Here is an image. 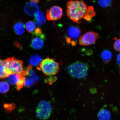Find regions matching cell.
<instances>
[{"label": "cell", "mask_w": 120, "mask_h": 120, "mask_svg": "<svg viewBox=\"0 0 120 120\" xmlns=\"http://www.w3.org/2000/svg\"><path fill=\"white\" fill-rule=\"evenodd\" d=\"M11 74L6 60L0 59V79L7 78Z\"/></svg>", "instance_id": "obj_9"}, {"label": "cell", "mask_w": 120, "mask_h": 120, "mask_svg": "<svg viewBox=\"0 0 120 120\" xmlns=\"http://www.w3.org/2000/svg\"><path fill=\"white\" fill-rule=\"evenodd\" d=\"M34 31V34L37 36H40L43 34L42 30L39 28H36Z\"/></svg>", "instance_id": "obj_25"}, {"label": "cell", "mask_w": 120, "mask_h": 120, "mask_svg": "<svg viewBox=\"0 0 120 120\" xmlns=\"http://www.w3.org/2000/svg\"><path fill=\"white\" fill-rule=\"evenodd\" d=\"M15 33L19 35H22L25 31V26L21 22H18L15 24L14 27Z\"/></svg>", "instance_id": "obj_16"}, {"label": "cell", "mask_w": 120, "mask_h": 120, "mask_svg": "<svg viewBox=\"0 0 120 120\" xmlns=\"http://www.w3.org/2000/svg\"><path fill=\"white\" fill-rule=\"evenodd\" d=\"M31 2L38 3L39 2V0H30Z\"/></svg>", "instance_id": "obj_27"}, {"label": "cell", "mask_w": 120, "mask_h": 120, "mask_svg": "<svg viewBox=\"0 0 120 120\" xmlns=\"http://www.w3.org/2000/svg\"><path fill=\"white\" fill-rule=\"evenodd\" d=\"M35 23L38 26H41L46 22L45 17L44 13L41 11H38L35 15Z\"/></svg>", "instance_id": "obj_14"}, {"label": "cell", "mask_w": 120, "mask_h": 120, "mask_svg": "<svg viewBox=\"0 0 120 120\" xmlns=\"http://www.w3.org/2000/svg\"><path fill=\"white\" fill-rule=\"evenodd\" d=\"M111 117L110 112L105 109H101L99 112L98 114V119L100 120H109Z\"/></svg>", "instance_id": "obj_15"}, {"label": "cell", "mask_w": 120, "mask_h": 120, "mask_svg": "<svg viewBox=\"0 0 120 120\" xmlns=\"http://www.w3.org/2000/svg\"><path fill=\"white\" fill-rule=\"evenodd\" d=\"M6 60L11 74H21L24 71L23 62L21 60L16 59L14 57L9 58Z\"/></svg>", "instance_id": "obj_5"}, {"label": "cell", "mask_w": 120, "mask_h": 120, "mask_svg": "<svg viewBox=\"0 0 120 120\" xmlns=\"http://www.w3.org/2000/svg\"><path fill=\"white\" fill-rule=\"evenodd\" d=\"M81 33V30L78 27L71 26L69 27L68 31V34L70 38L76 39L78 38Z\"/></svg>", "instance_id": "obj_12"}, {"label": "cell", "mask_w": 120, "mask_h": 120, "mask_svg": "<svg viewBox=\"0 0 120 120\" xmlns=\"http://www.w3.org/2000/svg\"><path fill=\"white\" fill-rule=\"evenodd\" d=\"M63 15L62 8L58 6H54L46 11V17L48 20L55 21L60 19Z\"/></svg>", "instance_id": "obj_7"}, {"label": "cell", "mask_w": 120, "mask_h": 120, "mask_svg": "<svg viewBox=\"0 0 120 120\" xmlns=\"http://www.w3.org/2000/svg\"><path fill=\"white\" fill-rule=\"evenodd\" d=\"M23 76H24L22 73L19 74H12L7 78V80L11 84L16 85Z\"/></svg>", "instance_id": "obj_13"}, {"label": "cell", "mask_w": 120, "mask_h": 120, "mask_svg": "<svg viewBox=\"0 0 120 120\" xmlns=\"http://www.w3.org/2000/svg\"><path fill=\"white\" fill-rule=\"evenodd\" d=\"M10 90V86L7 82L4 81L0 82V93L1 94L6 93Z\"/></svg>", "instance_id": "obj_20"}, {"label": "cell", "mask_w": 120, "mask_h": 120, "mask_svg": "<svg viewBox=\"0 0 120 120\" xmlns=\"http://www.w3.org/2000/svg\"><path fill=\"white\" fill-rule=\"evenodd\" d=\"M52 111V107L49 102L41 100L39 103L36 110V115L38 118L46 120L50 116Z\"/></svg>", "instance_id": "obj_4"}, {"label": "cell", "mask_w": 120, "mask_h": 120, "mask_svg": "<svg viewBox=\"0 0 120 120\" xmlns=\"http://www.w3.org/2000/svg\"><path fill=\"white\" fill-rule=\"evenodd\" d=\"M4 107L6 112L7 113H10L15 109L16 105L14 103H4Z\"/></svg>", "instance_id": "obj_22"}, {"label": "cell", "mask_w": 120, "mask_h": 120, "mask_svg": "<svg viewBox=\"0 0 120 120\" xmlns=\"http://www.w3.org/2000/svg\"><path fill=\"white\" fill-rule=\"evenodd\" d=\"M45 38L44 34H43L40 36L34 38L31 41V45L33 49H41L44 44L43 39Z\"/></svg>", "instance_id": "obj_11"}, {"label": "cell", "mask_w": 120, "mask_h": 120, "mask_svg": "<svg viewBox=\"0 0 120 120\" xmlns=\"http://www.w3.org/2000/svg\"><path fill=\"white\" fill-rule=\"evenodd\" d=\"M117 62L118 64L120 65V52L118 54L117 58Z\"/></svg>", "instance_id": "obj_26"}, {"label": "cell", "mask_w": 120, "mask_h": 120, "mask_svg": "<svg viewBox=\"0 0 120 120\" xmlns=\"http://www.w3.org/2000/svg\"><path fill=\"white\" fill-rule=\"evenodd\" d=\"M102 58L105 62H108L110 60L112 56L111 52L108 50H105L101 54Z\"/></svg>", "instance_id": "obj_19"}, {"label": "cell", "mask_w": 120, "mask_h": 120, "mask_svg": "<svg viewBox=\"0 0 120 120\" xmlns=\"http://www.w3.org/2000/svg\"><path fill=\"white\" fill-rule=\"evenodd\" d=\"M95 15L96 13L94 7L92 6H89L88 7L87 11L84 16L83 19L89 21Z\"/></svg>", "instance_id": "obj_17"}, {"label": "cell", "mask_w": 120, "mask_h": 120, "mask_svg": "<svg viewBox=\"0 0 120 120\" xmlns=\"http://www.w3.org/2000/svg\"><path fill=\"white\" fill-rule=\"evenodd\" d=\"M88 7L82 1L71 0L67 4V14L73 22L80 23L87 11Z\"/></svg>", "instance_id": "obj_1"}, {"label": "cell", "mask_w": 120, "mask_h": 120, "mask_svg": "<svg viewBox=\"0 0 120 120\" xmlns=\"http://www.w3.org/2000/svg\"></svg>", "instance_id": "obj_28"}, {"label": "cell", "mask_w": 120, "mask_h": 120, "mask_svg": "<svg viewBox=\"0 0 120 120\" xmlns=\"http://www.w3.org/2000/svg\"><path fill=\"white\" fill-rule=\"evenodd\" d=\"M114 48L116 51L120 52V38L115 42L114 44Z\"/></svg>", "instance_id": "obj_24"}, {"label": "cell", "mask_w": 120, "mask_h": 120, "mask_svg": "<svg viewBox=\"0 0 120 120\" xmlns=\"http://www.w3.org/2000/svg\"><path fill=\"white\" fill-rule=\"evenodd\" d=\"M25 27L28 33L33 32L35 29V24L34 22L30 21L26 23Z\"/></svg>", "instance_id": "obj_21"}, {"label": "cell", "mask_w": 120, "mask_h": 120, "mask_svg": "<svg viewBox=\"0 0 120 120\" xmlns=\"http://www.w3.org/2000/svg\"><path fill=\"white\" fill-rule=\"evenodd\" d=\"M42 61L41 57L37 55L31 56L29 59V62L31 65L36 66L40 64Z\"/></svg>", "instance_id": "obj_18"}, {"label": "cell", "mask_w": 120, "mask_h": 120, "mask_svg": "<svg viewBox=\"0 0 120 120\" xmlns=\"http://www.w3.org/2000/svg\"><path fill=\"white\" fill-rule=\"evenodd\" d=\"M39 7L37 3L33 2L27 3L25 7V11L27 14L31 16H35L39 11Z\"/></svg>", "instance_id": "obj_10"}, {"label": "cell", "mask_w": 120, "mask_h": 120, "mask_svg": "<svg viewBox=\"0 0 120 120\" xmlns=\"http://www.w3.org/2000/svg\"><path fill=\"white\" fill-rule=\"evenodd\" d=\"M40 68L42 72L47 76L56 75L59 72V64L52 58H46L42 60L40 64Z\"/></svg>", "instance_id": "obj_2"}, {"label": "cell", "mask_w": 120, "mask_h": 120, "mask_svg": "<svg viewBox=\"0 0 120 120\" xmlns=\"http://www.w3.org/2000/svg\"><path fill=\"white\" fill-rule=\"evenodd\" d=\"M26 70L27 75L25 77V85L29 87L34 84L38 79L35 72L33 70L32 67L31 65L28 66Z\"/></svg>", "instance_id": "obj_8"}, {"label": "cell", "mask_w": 120, "mask_h": 120, "mask_svg": "<svg viewBox=\"0 0 120 120\" xmlns=\"http://www.w3.org/2000/svg\"><path fill=\"white\" fill-rule=\"evenodd\" d=\"M112 0H98V3L100 6L106 7L111 4Z\"/></svg>", "instance_id": "obj_23"}, {"label": "cell", "mask_w": 120, "mask_h": 120, "mask_svg": "<svg viewBox=\"0 0 120 120\" xmlns=\"http://www.w3.org/2000/svg\"><path fill=\"white\" fill-rule=\"evenodd\" d=\"M68 71L73 77L82 79L86 77L88 68L86 64L81 62L74 63L68 67Z\"/></svg>", "instance_id": "obj_3"}, {"label": "cell", "mask_w": 120, "mask_h": 120, "mask_svg": "<svg viewBox=\"0 0 120 120\" xmlns=\"http://www.w3.org/2000/svg\"><path fill=\"white\" fill-rule=\"evenodd\" d=\"M98 37L97 33L89 31L81 36L79 39V44L82 46H87L95 42Z\"/></svg>", "instance_id": "obj_6"}]
</instances>
